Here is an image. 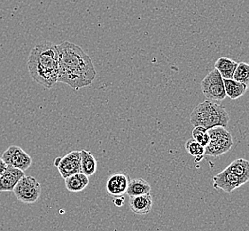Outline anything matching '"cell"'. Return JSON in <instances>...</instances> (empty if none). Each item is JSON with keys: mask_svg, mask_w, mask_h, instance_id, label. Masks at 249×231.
I'll list each match as a JSON object with an SVG mask.
<instances>
[{"mask_svg": "<svg viewBox=\"0 0 249 231\" xmlns=\"http://www.w3.org/2000/svg\"><path fill=\"white\" fill-rule=\"evenodd\" d=\"M59 53L58 82L79 90L93 83L97 72L90 56L79 45L65 41L56 45Z\"/></svg>", "mask_w": 249, "mask_h": 231, "instance_id": "1", "label": "cell"}, {"mask_svg": "<svg viewBox=\"0 0 249 231\" xmlns=\"http://www.w3.org/2000/svg\"><path fill=\"white\" fill-rule=\"evenodd\" d=\"M28 69L36 83L45 88L55 86L59 76V53L56 45L43 42L36 45L30 52Z\"/></svg>", "mask_w": 249, "mask_h": 231, "instance_id": "2", "label": "cell"}, {"mask_svg": "<svg viewBox=\"0 0 249 231\" xmlns=\"http://www.w3.org/2000/svg\"><path fill=\"white\" fill-rule=\"evenodd\" d=\"M229 113L224 106L214 101H205L196 106L190 114V122L194 126L211 129L216 126L227 127Z\"/></svg>", "mask_w": 249, "mask_h": 231, "instance_id": "3", "label": "cell"}, {"mask_svg": "<svg viewBox=\"0 0 249 231\" xmlns=\"http://www.w3.org/2000/svg\"><path fill=\"white\" fill-rule=\"evenodd\" d=\"M210 142L205 147V156L218 157L227 153L233 146V139L225 127L216 126L209 129Z\"/></svg>", "mask_w": 249, "mask_h": 231, "instance_id": "4", "label": "cell"}, {"mask_svg": "<svg viewBox=\"0 0 249 231\" xmlns=\"http://www.w3.org/2000/svg\"><path fill=\"white\" fill-rule=\"evenodd\" d=\"M41 191V185L36 178L24 175L15 185L13 192L19 201L25 204H33L39 199Z\"/></svg>", "mask_w": 249, "mask_h": 231, "instance_id": "5", "label": "cell"}, {"mask_svg": "<svg viewBox=\"0 0 249 231\" xmlns=\"http://www.w3.org/2000/svg\"><path fill=\"white\" fill-rule=\"evenodd\" d=\"M201 91L210 101H222L226 97L224 78L216 69L210 71L201 82Z\"/></svg>", "mask_w": 249, "mask_h": 231, "instance_id": "6", "label": "cell"}, {"mask_svg": "<svg viewBox=\"0 0 249 231\" xmlns=\"http://www.w3.org/2000/svg\"><path fill=\"white\" fill-rule=\"evenodd\" d=\"M81 151H71L62 157H57L54 166L58 168L60 175L66 179L69 176L81 173Z\"/></svg>", "mask_w": 249, "mask_h": 231, "instance_id": "7", "label": "cell"}, {"mask_svg": "<svg viewBox=\"0 0 249 231\" xmlns=\"http://www.w3.org/2000/svg\"><path fill=\"white\" fill-rule=\"evenodd\" d=\"M7 166L26 171L32 165V158L19 146H10L2 155Z\"/></svg>", "mask_w": 249, "mask_h": 231, "instance_id": "8", "label": "cell"}, {"mask_svg": "<svg viewBox=\"0 0 249 231\" xmlns=\"http://www.w3.org/2000/svg\"><path fill=\"white\" fill-rule=\"evenodd\" d=\"M213 182L214 189L222 190L226 193H231L234 190L245 184V181L235 175L228 167L214 176Z\"/></svg>", "mask_w": 249, "mask_h": 231, "instance_id": "9", "label": "cell"}, {"mask_svg": "<svg viewBox=\"0 0 249 231\" xmlns=\"http://www.w3.org/2000/svg\"><path fill=\"white\" fill-rule=\"evenodd\" d=\"M130 177L124 173H116L110 176L106 184L107 192L113 197L124 196L127 193Z\"/></svg>", "mask_w": 249, "mask_h": 231, "instance_id": "10", "label": "cell"}, {"mask_svg": "<svg viewBox=\"0 0 249 231\" xmlns=\"http://www.w3.org/2000/svg\"><path fill=\"white\" fill-rule=\"evenodd\" d=\"M25 175L24 171L7 166L5 171L0 177V192H11L14 191L18 181Z\"/></svg>", "mask_w": 249, "mask_h": 231, "instance_id": "11", "label": "cell"}, {"mask_svg": "<svg viewBox=\"0 0 249 231\" xmlns=\"http://www.w3.org/2000/svg\"><path fill=\"white\" fill-rule=\"evenodd\" d=\"M130 208L135 214L146 215L153 208V197L149 194L130 197Z\"/></svg>", "mask_w": 249, "mask_h": 231, "instance_id": "12", "label": "cell"}, {"mask_svg": "<svg viewBox=\"0 0 249 231\" xmlns=\"http://www.w3.org/2000/svg\"><path fill=\"white\" fill-rule=\"evenodd\" d=\"M89 184V177L83 173H75L65 179L66 189L70 192L84 191Z\"/></svg>", "mask_w": 249, "mask_h": 231, "instance_id": "13", "label": "cell"}, {"mask_svg": "<svg viewBox=\"0 0 249 231\" xmlns=\"http://www.w3.org/2000/svg\"><path fill=\"white\" fill-rule=\"evenodd\" d=\"M238 63L235 60L227 57H221L216 60L214 69L219 71L220 75L224 79H232Z\"/></svg>", "mask_w": 249, "mask_h": 231, "instance_id": "14", "label": "cell"}, {"mask_svg": "<svg viewBox=\"0 0 249 231\" xmlns=\"http://www.w3.org/2000/svg\"><path fill=\"white\" fill-rule=\"evenodd\" d=\"M81 173L90 177L97 172V160L91 151L82 150L81 151Z\"/></svg>", "mask_w": 249, "mask_h": 231, "instance_id": "15", "label": "cell"}, {"mask_svg": "<svg viewBox=\"0 0 249 231\" xmlns=\"http://www.w3.org/2000/svg\"><path fill=\"white\" fill-rule=\"evenodd\" d=\"M225 94L231 100H237L245 95L248 90V86L234 80V79H224Z\"/></svg>", "mask_w": 249, "mask_h": 231, "instance_id": "16", "label": "cell"}, {"mask_svg": "<svg viewBox=\"0 0 249 231\" xmlns=\"http://www.w3.org/2000/svg\"><path fill=\"white\" fill-rule=\"evenodd\" d=\"M150 191H151V185L149 183L143 179L138 178V179L130 180L126 194L130 197H132V196L149 194Z\"/></svg>", "mask_w": 249, "mask_h": 231, "instance_id": "17", "label": "cell"}, {"mask_svg": "<svg viewBox=\"0 0 249 231\" xmlns=\"http://www.w3.org/2000/svg\"><path fill=\"white\" fill-rule=\"evenodd\" d=\"M231 171L238 176L242 181L247 183L249 181V162L244 158H239L233 161L230 166H227Z\"/></svg>", "mask_w": 249, "mask_h": 231, "instance_id": "18", "label": "cell"}, {"mask_svg": "<svg viewBox=\"0 0 249 231\" xmlns=\"http://www.w3.org/2000/svg\"><path fill=\"white\" fill-rule=\"evenodd\" d=\"M184 148L191 156H195V163H199L204 158L205 147L199 144L195 139H190L186 141Z\"/></svg>", "mask_w": 249, "mask_h": 231, "instance_id": "19", "label": "cell"}, {"mask_svg": "<svg viewBox=\"0 0 249 231\" xmlns=\"http://www.w3.org/2000/svg\"><path fill=\"white\" fill-rule=\"evenodd\" d=\"M234 80L240 82L249 87V64L246 62L238 63L233 75Z\"/></svg>", "mask_w": 249, "mask_h": 231, "instance_id": "20", "label": "cell"}, {"mask_svg": "<svg viewBox=\"0 0 249 231\" xmlns=\"http://www.w3.org/2000/svg\"><path fill=\"white\" fill-rule=\"evenodd\" d=\"M193 139L198 141L199 144L206 147L210 142V135H209V129L202 127V126H195L193 130Z\"/></svg>", "mask_w": 249, "mask_h": 231, "instance_id": "21", "label": "cell"}, {"mask_svg": "<svg viewBox=\"0 0 249 231\" xmlns=\"http://www.w3.org/2000/svg\"><path fill=\"white\" fill-rule=\"evenodd\" d=\"M6 167H7V165L5 164V161L3 160L2 157H0V177L4 173Z\"/></svg>", "mask_w": 249, "mask_h": 231, "instance_id": "22", "label": "cell"}, {"mask_svg": "<svg viewBox=\"0 0 249 231\" xmlns=\"http://www.w3.org/2000/svg\"><path fill=\"white\" fill-rule=\"evenodd\" d=\"M114 203L115 204V206L121 207V206H124V196H120V197H115Z\"/></svg>", "mask_w": 249, "mask_h": 231, "instance_id": "23", "label": "cell"}]
</instances>
